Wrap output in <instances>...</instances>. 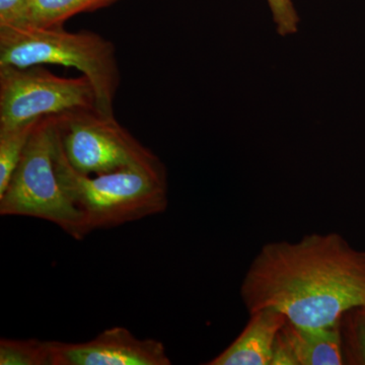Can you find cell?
<instances>
[{
    "instance_id": "6da1fadb",
    "label": "cell",
    "mask_w": 365,
    "mask_h": 365,
    "mask_svg": "<svg viewBox=\"0 0 365 365\" xmlns=\"http://www.w3.org/2000/svg\"><path fill=\"white\" fill-rule=\"evenodd\" d=\"M241 297L250 314L270 307L302 328L338 325L365 307V252L334 232L270 242L250 265Z\"/></svg>"
},
{
    "instance_id": "7a4b0ae2",
    "label": "cell",
    "mask_w": 365,
    "mask_h": 365,
    "mask_svg": "<svg viewBox=\"0 0 365 365\" xmlns=\"http://www.w3.org/2000/svg\"><path fill=\"white\" fill-rule=\"evenodd\" d=\"M61 66L91 81L98 111L114 116L121 73L114 44L91 31L68 32L63 26H0V66Z\"/></svg>"
},
{
    "instance_id": "3957f363",
    "label": "cell",
    "mask_w": 365,
    "mask_h": 365,
    "mask_svg": "<svg viewBox=\"0 0 365 365\" xmlns=\"http://www.w3.org/2000/svg\"><path fill=\"white\" fill-rule=\"evenodd\" d=\"M55 167L61 186L85 215L91 232L160 215L169 206L165 165L83 175L69 165L55 133Z\"/></svg>"
},
{
    "instance_id": "277c9868",
    "label": "cell",
    "mask_w": 365,
    "mask_h": 365,
    "mask_svg": "<svg viewBox=\"0 0 365 365\" xmlns=\"http://www.w3.org/2000/svg\"><path fill=\"white\" fill-rule=\"evenodd\" d=\"M0 215L47 220L78 241L90 234L85 215L57 176L54 116L43 118L34 128L20 163L0 195Z\"/></svg>"
},
{
    "instance_id": "5b68a950",
    "label": "cell",
    "mask_w": 365,
    "mask_h": 365,
    "mask_svg": "<svg viewBox=\"0 0 365 365\" xmlns=\"http://www.w3.org/2000/svg\"><path fill=\"white\" fill-rule=\"evenodd\" d=\"M54 128L69 165L81 174L97 176L124 168L163 165L115 116L97 109L54 116Z\"/></svg>"
},
{
    "instance_id": "8992f818",
    "label": "cell",
    "mask_w": 365,
    "mask_h": 365,
    "mask_svg": "<svg viewBox=\"0 0 365 365\" xmlns=\"http://www.w3.org/2000/svg\"><path fill=\"white\" fill-rule=\"evenodd\" d=\"M97 109L85 76L62 78L44 66H0V129H11L76 110Z\"/></svg>"
},
{
    "instance_id": "52a82bcc",
    "label": "cell",
    "mask_w": 365,
    "mask_h": 365,
    "mask_svg": "<svg viewBox=\"0 0 365 365\" xmlns=\"http://www.w3.org/2000/svg\"><path fill=\"white\" fill-rule=\"evenodd\" d=\"M53 365H170L165 345L140 339L124 327L106 329L86 342L51 341Z\"/></svg>"
},
{
    "instance_id": "ba28073f",
    "label": "cell",
    "mask_w": 365,
    "mask_h": 365,
    "mask_svg": "<svg viewBox=\"0 0 365 365\" xmlns=\"http://www.w3.org/2000/svg\"><path fill=\"white\" fill-rule=\"evenodd\" d=\"M287 319L276 309L251 314L248 325L225 351L208 365H271L276 337Z\"/></svg>"
},
{
    "instance_id": "9c48e42d",
    "label": "cell",
    "mask_w": 365,
    "mask_h": 365,
    "mask_svg": "<svg viewBox=\"0 0 365 365\" xmlns=\"http://www.w3.org/2000/svg\"><path fill=\"white\" fill-rule=\"evenodd\" d=\"M279 334L297 365H341L344 361L339 324L313 329L302 328L287 321Z\"/></svg>"
},
{
    "instance_id": "30bf717a",
    "label": "cell",
    "mask_w": 365,
    "mask_h": 365,
    "mask_svg": "<svg viewBox=\"0 0 365 365\" xmlns=\"http://www.w3.org/2000/svg\"><path fill=\"white\" fill-rule=\"evenodd\" d=\"M117 0H30L32 25L63 26L76 14L95 11Z\"/></svg>"
},
{
    "instance_id": "8fae6325",
    "label": "cell",
    "mask_w": 365,
    "mask_h": 365,
    "mask_svg": "<svg viewBox=\"0 0 365 365\" xmlns=\"http://www.w3.org/2000/svg\"><path fill=\"white\" fill-rule=\"evenodd\" d=\"M39 121L16 128L0 129V195L6 191L31 134Z\"/></svg>"
},
{
    "instance_id": "7c38bea8",
    "label": "cell",
    "mask_w": 365,
    "mask_h": 365,
    "mask_svg": "<svg viewBox=\"0 0 365 365\" xmlns=\"http://www.w3.org/2000/svg\"><path fill=\"white\" fill-rule=\"evenodd\" d=\"M0 365H53L51 341L2 338Z\"/></svg>"
},
{
    "instance_id": "4fadbf2b",
    "label": "cell",
    "mask_w": 365,
    "mask_h": 365,
    "mask_svg": "<svg viewBox=\"0 0 365 365\" xmlns=\"http://www.w3.org/2000/svg\"><path fill=\"white\" fill-rule=\"evenodd\" d=\"M267 2L279 35H294L299 31V16L292 0H267Z\"/></svg>"
},
{
    "instance_id": "5bb4252c",
    "label": "cell",
    "mask_w": 365,
    "mask_h": 365,
    "mask_svg": "<svg viewBox=\"0 0 365 365\" xmlns=\"http://www.w3.org/2000/svg\"><path fill=\"white\" fill-rule=\"evenodd\" d=\"M32 25L30 0H0V26Z\"/></svg>"
},
{
    "instance_id": "9a60e30c",
    "label": "cell",
    "mask_w": 365,
    "mask_h": 365,
    "mask_svg": "<svg viewBox=\"0 0 365 365\" xmlns=\"http://www.w3.org/2000/svg\"><path fill=\"white\" fill-rule=\"evenodd\" d=\"M356 330V340L357 347H359V351L360 359H361L362 364H365V316H362V318L359 319V325H357Z\"/></svg>"
},
{
    "instance_id": "2e32d148",
    "label": "cell",
    "mask_w": 365,
    "mask_h": 365,
    "mask_svg": "<svg viewBox=\"0 0 365 365\" xmlns=\"http://www.w3.org/2000/svg\"><path fill=\"white\" fill-rule=\"evenodd\" d=\"M362 309H364V314L365 316V307H362Z\"/></svg>"
}]
</instances>
